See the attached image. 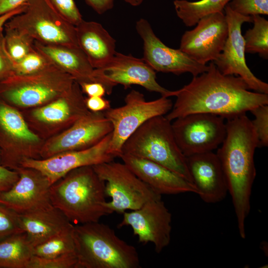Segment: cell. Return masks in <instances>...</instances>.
I'll return each mask as SVG.
<instances>
[{
    "label": "cell",
    "mask_w": 268,
    "mask_h": 268,
    "mask_svg": "<svg viewBox=\"0 0 268 268\" xmlns=\"http://www.w3.org/2000/svg\"><path fill=\"white\" fill-rule=\"evenodd\" d=\"M46 57L35 49L20 61L14 63V73L27 75L38 72L51 65Z\"/></svg>",
    "instance_id": "4dcf8cb0"
},
{
    "label": "cell",
    "mask_w": 268,
    "mask_h": 268,
    "mask_svg": "<svg viewBox=\"0 0 268 268\" xmlns=\"http://www.w3.org/2000/svg\"><path fill=\"white\" fill-rule=\"evenodd\" d=\"M123 154L158 163L193 183L186 157L177 144L171 121L164 115L152 117L139 127L124 144Z\"/></svg>",
    "instance_id": "5b68a950"
},
{
    "label": "cell",
    "mask_w": 268,
    "mask_h": 268,
    "mask_svg": "<svg viewBox=\"0 0 268 268\" xmlns=\"http://www.w3.org/2000/svg\"><path fill=\"white\" fill-rule=\"evenodd\" d=\"M76 268H139L136 248L99 221L74 225Z\"/></svg>",
    "instance_id": "277c9868"
},
{
    "label": "cell",
    "mask_w": 268,
    "mask_h": 268,
    "mask_svg": "<svg viewBox=\"0 0 268 268\" xmlns=\"http://www.w3.org/2000/svg\"><path fill=\"white\" fill-rule=\"evenodd\" d=\"M26 7V2L19 7L0 16V34L3 32L5 23L12 17L23 12Z\"/></svg>",
    "instance_id": "7bdbcfd3"
},
{
    "label": "cell",
    "mask_w": 268,
    "mask_h": 268,
    "mask_svg": "<svg viewBox=\"0 0 268 268\" xmlns=\"http://www.w3.org/2000/svg\"><path fill=\"white\" fill-rule=\"evenodd\" d=\"M33 247L21 232L0 241V268H27Z\"/></svg>",
    "instance_id": "cb8c5ba5"
},
{
    "label": "cell",
    "mask_w": 268,
    "mask_h": 268,
    "mask_svg": "<svg viewBox=\"0 0 268 268\" xmlns=\"http://www.w3.org/2000/svg\"><path fill=\"white\" fill-rule=\"evenodd\" d=\"M225 14L217 12L199 20L192 30L183 35L180 50L204 65L214 62L222 52L228 36Z\"/></svg>",
    "instance_id": "9a60e30c"
},
{
    "label": "cell",
    "mask_w": 268,
    "mask_h": 268,
    "mask_svg": "<svg viewBox=\"0 0 268 268\" xmlns=\"http://www.w3.org/2000/svg\"><path fill=\"white\" fill-rule=\"evenodd\" d=\"M4 45L9 56L14 63L24 58L34 49V40L16 29L4 27Z\"/></svg>",
    "instance_id": "f1b7e54d"
},
{
    "label": "cell",
    "mask_w": 268,
    "mask_h": 268,
    "mask_svg": "<svg viewBox=\"0 0 268 268\" xmlns=\"http://www.w3.org/2000/svg\"><path fill=\"white\" fill-rule=\"evenodd\" d=\"M4 27L16 29L43 44L79 47L75 26L60 15L49 0H27L25 10Z\"/></svg>",
    "instance_id": "8992f818"
},
{
    "label": "cell",
    "mask_w": 268,
    "mask_h": 268,
    "mask_svg": "<svg viewBox=\"0 0 268 268\" xmlns=\"http://www.w3.org/2000/svg\"><path fill=\"white\" fill-rule=\"evenodd\" d=\"M226 120V135L216 154L231 196L239 233L244 239L245 221L250 211L252 188L256 175L254 154L259 142L246 114Z\"/></svg>",
    "instance_id": "7a4b0ae2"
},
{
    "label": "cell",
    "mask_w": 268,
    "mask_h": 268,
    "mask_svg": "<svg viewBox=\"0 0 268 268\" xmlns=\"http://www.w3.org/2000/svg\"><path fill=\"white\" fill-rule=\"evenodd\" d=\"M78 46L92 67L105 66L114 56L116 41L99 23L83 19L75 26Z\"/></svg>",
    "instance_id": "44dd1931"
},
{
    "label": "cell",
    "mask_w": 268,
    "mask_h": 268,
    "mask_svg": "<svg viewBox=\"0 0 268 268\" xmlns=\"http://www.w3.org/2000/svg\"><path fill=\"white\" fill-rule=\"evenodd\" d=\"M27 0H0V16L23 4Z\"/></svg>",
    "instance_id": "b9f144b4"
},
{
    "label": "cell",
    "mask_w": 268,
    "mask_h": 268,
    "mask_svg": "<svg viewBox=\"0 0 268 268\" xmlns=\"http://www.w3.org/2000/svg\"><path fill=\"white\" fill-rule=\"evenodd\" d=\"M92 167L105 182L106 195L111 198L107 205L113 212L123 214L127 210H136L148 201L162 197L123 162L113 160Z\"/></svg>",
    "instance_id": "ba28073f"
},
{
    "label": "cell",
    "mask_w": 268,
    "mask_h": 268,
    "mask_svg": "<svg viewBox=\"0 0 268 268\" xmlns=\"http://www.w3.org/2000/svg\"><path fill=\"white\" fill-rule=\"evenodd\" d=\"M136 29L143 41L144 61L155 71L176 75L189 72L196 76L208 68L180 49L165 45L154 34L149 22L141 18L136 22Z\"/></svg>",
    "instance_id": "2e32d148"
},
{
    "label": "cell",
    "mask_w": 268,
    "mask_h": 268,
    "mask_svg": "<svg viewBox=\"0 0 268 268\" xmlns=\"http://www.w3.org/2000/svg\"><path fill=\"white\" fill-rule=\"evenodd\" d=\"M225 120L204 113H193L174 120V135L185 157L218 148L226 135Z\"/></svg>",
    "instance_id": "9c48e42d"
},
{
    "label": "cell",
    "mask_w": 268,
    "mask_h": 268,
    "mask_svg": "<svg viewBox=\"0 0 268 268\" xmlns=\"http://www.w3.org/2000/svg\"><path fill=\"white\" fill-rule=\"evenodd\" d=\"M105 186L92 166L79 167L51 185V202L71 223L99 221L113 213L107 205Z\"/></svg>",
    "instance_id": "3957f363"
},
{
    "label": "cell",
    "mask_w": 268,
    "mask_h": 268,
    "mask_svg": "<svg viewBox=\"0 0 268 268\" xmlns=\"http://www.w3.org/2000/svg\"><path fill=\"white\" fill-rule=\"evenodd\" d=\"M82 90L89 97H103L106 91L104 86L97 82H82L80 83Z\"/></svg>",
    "instance_id": "ab89813d"
},
{
    "label": "cell",
    "mask_w": 268,
    "mask_h": 268,
    "mask_svg": "<svg viewBox=\"0 0 268 268\" xmlns=\"http://www.w3.org/2000/svg\"><path fill=\"white\" fill-rule=\"evenodd\" d=\"M34 48L79 83L96 82L94 68L79 47L48 45L34 41Z\"/></svg>",
    "instance_id": "603a6c76"
},
{
    "label": "cell",
    "mask_w": 268,
    "mask_h": 268,
    "mask_svg": "<svg viewBox=\"0 0 268 268\" xmlns=\"http://www.w3.org/2000/svg\"><path fill=\"white\" fill-rule=\"evenodd\" d=\"M97 13L102 14L111 9L114 6V0H85Z\"/></svg>",
    "instance_id": "60d3db41"
},
{
    "label": "cell",
    "mask_w": 268,
    "mask_h": 268,
    "mask_svg": "<svg viewBox=\"0 0 268 268\" xmlns=\"http://www.w3.org/2000/svg\"><path fill=\"white\" fill-rule=\"evenodd\" d=\"M19 178L7 191L0 192V203L22 214L52 206L50 198L51 184L38 171L20 166Z\"/></svg>",
    "instance_id": "e0dca14e"
},
{
    "label": "cell",
    "mask_w": 268,
    "mask_h": 268,
    "mask_svg": "<svg viewBox=\"0 0 268 268\" xmlns=\"http://www.w3.org/2000/svg\"><path fill=\"white\" fill-rule=\"evenodd\" d=\"M64 72L52 63L32 74H14L0 82V97L4 101L23 107L42 104L59 94L60 88L53 80Z\"/></svg>",
    "instance_id": "7c38bea8"
},
{
    "label": "cell",
    "mask_w": 268,
    "mask_h": 268,
    "mask_svg": "<svg viewBox=\"0 0 268 268\" xmlns=\"http://www.w3.org/2000/svg\"><path fill=\"white\" fill-rule=\"evenodd\" d=\"M224 10L228 25V36L222 52L213 63L223 74L239 76L250 90L268 94V84L257 77L246 62L241 27L245 22H252V16L235 12L228 4Z\"/></svg>",
    "instance_id": "8fae6325"
},
{
    "label": "cell",
    "mask_w": 268,
    "mask_h": 268,
    "mask_svg": "<svg viewBox=\"0 0 268 268\" xmlns=\"http://www.w3.org/2000/svg\"><path fill=\"white\" fill-rule=\"evenodd\" d=\"M21 232L18 214L0 203V241Z\"/></svg>",
    "instance_id": "836d02e7"
},
{
    "label": "cell",
    "mask_w": 268,
    "mask_h": 268,
    "mask_svg": "<svg viewBox=\"0 0 268 268\" xmlns=\"http://www.w3.org/2000/svg\"><path fill=\"white\" fill-rule=\"evenodd\" d=\"M254 26L243 36L245 53L259 54L268 58V21L260 15L251 16Z\"/></svg>",
    "instance_id": "83f0119b"
},
{
    "label": "cell",
    "mask_w": 268,
    "mask_h": 268,
    "mask_svg": "<svg viewBox=\"0 0 268 268\" xmlns=\"http://www.w3.org/2000/svg\"><path fill=\"white\" fill-rule=\"evenodd\" d=\"M228 4L233 10L244 15L268 14V0H231Z\"/></svg>",
    "instance_id": "e575fe53"
},
{
    "label": "cell",
    "mask_w": 268,
    "mask_h": 268,
    "mask_svg": "<svg viewBox=\"0 0 268 268\" xmlns=\"http://www.w3.org/2000/svg\"><path fill=\"white\" fill-rule=\"evenodd\" d=\"M18 178L17 171L9 169L0 164V192L9 190Z\"/></svg>",
    "instance_id": "74e56055"
},
{
    "label": "cell",
    "mask_w": 268,
    "mask_h": 268,
    "mask_svg": "<svg viewBox=\"0 0 268 268\" xmlns=\"http://www.w3.org/2000/svg\"><path fill=\"white\" fill-rule=\"evenodd\" d=\"M77 262L74 253L50 258L33 255L27 268H76Z\"/></svg>",
    "instance_id": "1f68e13d"
},
{
    "label": "cell",
    "mask_w": 268,
    "mask_h": 268,
    "mask_svg": "<svg viewBox=\"0 0 268 268\" xmlns=\"http://www.w3.org/2000/svg\"><path fill=\"white\" fill-rule=\"evenodd\" d=\"M112 131L111 123L102 112L86 114L56 138L48 147L46 154L49 157L63 152L90 147Z\"/></svg>",
    "instance_id": "d6986e66"
},
{
    "label": "cell",
    "mask_w": 268,
    "mask_h": 268,
    "mask_svg": "<svg viewBox=\"0 0 268 268\" xmlns=\"http://www.w3.org/2000/svg\"><path fill=\"white\" fill-rule=\"evenodd\" d=\"M85 102L86 106L93 112H102L111 108L110 101L103 97H89Z\"/></svg>",
    "instance_id": "f35d334b"
},
{
    "label": "cell",
    "mask_w": 268,
    "mask_h": 268,
    "mask_svg": "<svg viewBox=\"0 0 268 268\" xmlns=\"http://www.w3.org/2000/svg\"><path fill=\"white\" fill-rule=\"evenodd\" d=\"M112 133L97 144L84 149L63 152L43 159L24 158L20 166L38 171L51 185L75 169L114 160L116 157L109 150Z\"/></svg>",
    "instance_id": "4fadbf2b"
},
{
    "label": "cell",
    "mask_w": 268,
    "mask_h": 268,
    "mask_svg": "<svg viewBox=\"0 0 268 268\" xmlns=\"http://www.w3.org/2000/svg\"><path fill=\"white\" fill-rule=\"evenodd\" d=\"M33 114L40 121L56 123L69 119L72 115V111L68 100L63 98L35 110Z\"/></svg>",
    "instance_id": "f546056e"
},
{
    "label": "cell",
    "mask_w": 268,
    "mask_h": 268,
    "mask_svg": "<svg viewBox=\"0 0 268 268\" xmlns=\"http://www.w3.org/2000/svg\"><path fill=\"white\" fill-rule=\"evenodd\" d=\"M14 74V62L6 50L2 32L0 34V82Z\"/></svg>",
    "instance_id": "8d00e7d4"
},
{
    "label": "cell",
    "mask_w": 268,
    "mask_h": 268,
    "mask_svg": "<svg viewBox=\"0 0 268 268\" xmlns=\"http://www.w3.org/2000/svg\"><path fill=\"white\" fill-rule=\"evenodd\" d=\"M20 227L33 247L72 224L53 205L43 209L18 214Z\"/></svg>",
    "instance_id": "7402d4cb"
},
{
    "label": "cell",
    "mask_w": 268,
    "mask_h": 268,
    "mask_svg": "<svg viewBox=\"0 0 268 268\" xmlns=\"http://www.w3.org/2000/svg\"><path fill=\"white\" fill-rule=\"evenodd\" d=\"M186 157L188 168L197 195L207 203L223 201L228 193L220 162L213 151Z\"/></svg>",
    "instance_id": "ac0fdd59"
},
{
    "label": "cell",
    "mask_w": 268,
    "mask_h": 268,
    "mask_svg": "<svg viewBox=\"0 0 268 268\" xmlns=\"http://www.w3.org/2000/svg\"><path fill=\"white\" fill-rule=\"evenodd\" d=\"M255 119L251 120L257 136L259 147L268 145V104L256 107L251 111Z\"/></svg>",
    "instance_id": "d6a6232c"
},
{
    "label": "cell",
    "mask_w": 268,
    "mask_h": 268,
    "mask_svg": "<svg viewBox=\"0 0 268 268\" xmlns=\"http://www.w3.org/2000/svg\"><path fill=\"white\" fill-rule=\"evenodd\" d=\"M49 0L60 15L75 26L83 20L74 0Z\"/></svg>",
    "instance_id": "d590c367"
},
{
    "label": "cell",
    "mask_w": 268,
    "mask_h": 268,
    "mask_svg": "<svg viewBox=\"0 0 268 268\" xmlns=\"http://www.w3.org/2000/svg\"><path fill=\"white\" fill-rule=\"evenodd\" d=\"M95 81L105 88L106 94L110 95L118 84L125 89L137 85L147 90L159 93L161 96H173L174 91L169 90L156 81V72L143 59L131 55L116 52L113 58L103 67L94 69Z\"/></svg>",
    "instance_id": "30bf717a"
},
{
    "label": "cell",
    "mask_w": 268,
    "mask_h": 268,
    "mask_svg": "<svg viewBox=\"0 0 268 268\" xmlns=\"http://www.w3.org/2000/svg\"><path fill=\"white\" fill-rule=\"evenodd\" d=\"M118 228L130 226L138 242L152 243L157 253L170 244L172 231V214L161 198L148 201L140 208L125 211Z\"/></svg>",
    "instance_id": "5bb4252c"
},
{
    "label": "cell",
    "mask_w": 268,
    "mask_h": 268,
    "mask_svg": "<svg viewBox=\"0 0 268 268\" xmlns=\"http://www.w3.org/2000/svg\"><path fill=\"white\" fill-rule=\"evenodd\" d=\"M120 158L141 180L161 196L197 194L192 183L158 163L126 154Z\"/></svg>",
    "instance_id": "ffe728a7"
},
{
    "label": "cell",
    "mask_w": 268,
    "mask_h": 268,
    "mask_svg": "<svg viewBox=\"0 0 268 268\" xmlns=\"http://www.w3.org/2000/svg\"></svg>",
    "instance_id": "f6af8a7d"
},
{
    "label": "cell",
    "mask_w": 268,
    "mask_h": 268,
    "mask_svg": "<svg viewBox=\"0 0 268 268\" xmlns=\"http://www.w3.org/2000/svg\"><path fill=\"white\" fill-rule=\"evenodd\" d=\"M231 0H200L189 1L175 0L173 2L177 16L187 27L195 26L203 17L217 12H223Z\"/></svg>",
    "instance_id": "d4e9b609"
},
{
    "label": "cell",
    "mask_w": 268,
    "mask_h": 268,
    "mask_svg": "<svg viewBox=\"0 0 268 268\" xmlns=\"http://www.w3.org/2000/svg\"><path fill=\"white\" fill-rule=\"evenodd\" d=\"M73 224L33 247V255L50 258L69 253H75Z\"/></svg>",
    "instance_id": "4316f807"
},
{
    "label": "cell",
    "mask_w": 268,
    "mask_h": 268,
    "mask_svg": "<svg viewBox=\"0 0 268 268\" xmlns=\"http://www.w3.org/2000/svg\"><path fill=\"white\" fill-rule=\"evenodd\" d=\"M0 135L9 139L36 142L38 136L28 128L21 114L0 100Z\"/></svg>",
    "instance_id": "484cf974"
},
{
    "label": "cell",
    "mask_w": 268,
    "mask_h": 268,
    "mask_svg": "<svg viewBox=\"0 0 268 268\" xmlns=\"http://www.w3.org/2000/svg\"><path fill=\"white\" fill-rule=\"evenodd\" d=\"M172 106L168 97L161 96L148 101L142 93L131 90L126 95L124 105L111 107L104 113L113 126L110 153L120 157L124 144L139 127L152 117L167 114Z\"/></svg>",
    "instance_id": "52a82bcc"
},
{
    "label": "cell",
    "mask_w": 268,
    "mask_h": 268,
    "mask_svg": "<svg viewBox=\"0 0 268 268\" xmlns=\"http://www.w3.org/2000/svg\"><path fill=\"white\" fill-rule=\"evenodd\" d=\"M239 76L224 75L213 62L208 69L174 91L176 101L165 116L170 121L193 113H209L227 119L268 104V94L250 90Z\"/></svg>",
    "instance_id": "6da1fadb"
},
{
    "label": "cell",
    "mask_w": 268,
    "mask_h": 268,
    "mask_svg": "<svg viewBox=\"0 0 268 268\" xmlns=\"http://www.w3.org/2000/svg\"><path fill=\"white\" fill-rule=\"evenodd\" d=\"M126 2L129 3L133 6H138L140 5L143 0H124Z\"/></svg>",
    "instance_id": "ee69618b"
}]
</instances>
